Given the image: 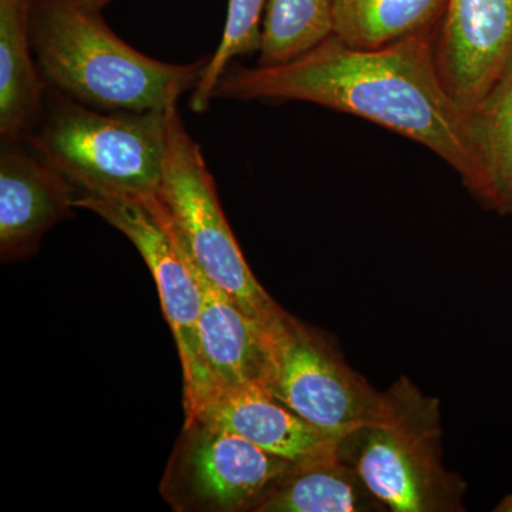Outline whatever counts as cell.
<instances>
[{
    "mask_svg": "<svg viewBox=\"0 0 512 512\" xmlns=\"http://www.w3.org/2000/svg\"><path fill=\"white\" fill-rule=\"evenodd\" d=\"M434 40L436 33H426L380 49H355L332 35L281 66L232 62L215 99L308 101L372 121L429 148L484 202L487 181L473 114L444 86Z\"/></svg>",
    "mask_w": 512,
    "mask_h": 512,
    "instance_id": "1",
    "label": "cell"
},
{
    "mask_svg": "<svg viewBox=\"0 0 512 512\" xmlns=\"http://www.w3.org/2000/svg\"><path fill=\"white\" fill-rule=\"evenodd\" d=\"M30 37L47 86L106 111H165L197 87L210 57L165 63L138 52L76 0H33Z\"/></svg>",
    "mask_w": 512,
    "mask_h": 512,
    "instance_id": "2",
    "label": "cell"
},
{
    "mask_svg": "<svg viewBox=\"0 0 512 512\" xmlns=\"http://www.w3.org/2000/svg\"><path fill=\"white\" fill-rule=\"evenodd\" d=\"M167 111H106L47 86L45 110L23 143L77 191L154 195L163 180Z\"/></svg>",
    "mask_w": 512,
    "mask_h": 512,
    "instance_id": "3",
    "label": "cell"
},
{
    "mask_svg": "<svg viewBox=\"0 0 512 512\" xmlns=\"http://www.w3.org/2000/svg\"><path fill=\"white\" fill-rule=\"evenodd\" d=\"M384 396L380 416L340 441V458L386 511H463L466 483L446 470L441 457L439 400L407 377Z\"/></svg>",
    "mask_w": 512,
    "mask_h": 512,
    "instance_id": "4",
    "label": "cell"
},
{
    "mask_svg": "<svg viewBox=\"0 0 512 512\" xmlns=\"http://www.w3.org/2000/svg\"><path fill=\"white\" fill-rule=\"evenodd\" d=\"M158 197L192 261L248 316L266 323L282 311L252 274L218 200L201 147L177 106L167 111V150Z\"/></svg>",
    "mask_w": 512,
    "mask_h": 512,
    "instance_id": "5",
    "label": "cell"
},
{
    "mask_svg": "<svg viewBox=\"0 0 512 512\" xmlns=\"http://www.w3.org/2000/svg\"><path fill=\"white\" fill-rule=\"evenodd\" d=\"M262 328V389L278 402L340 439L380 416L384 393L355 372L318 330L284 309Z\"/></svg>",
    "mask_w": 512,
    "mask_h": 512,
    "instance_id": "6",
    "label": "cell"
},
{
    "mask_svg": "<svg viewBox=\"0 0 512 512\" xmlns=\"http://www.w3.org/2000/svg\"><path fill=\"white\" fill-rule=\"evenodd\" d=\"M74 205L94 212L119 229L143 256L156 281L164 318L180 353L185 419L194 416L208 396L198 339L201 291L187 251L158 192L141 197L119 192L77 191Z\"/></svg>",
    "mask_w": 512,
    "mask_h": 512,
    "instance_id": "7",
    "label": "cell"
},
{
    "mask_svg": "<svg viewBox=\"0 0 512 512\" xmlns=\"http://www.w3.org/2000/svg\"><path fill=\"white\" fill-rule=\"evenodd\" d=\"M293 466L231 431L185 421L160 493L177 512H255Z\"/></svg>",
    "mask_w": 512,
    "mask_h": 512,
    "instance_id": "8",
    "label": "cell"
},
{
    "mask_svg": "<svg viewBox=\"0 0 512 512\" xmlns=\"http://www.w3.org/2000/svg\"><path fill=\"white\" fill-rule=\"evenodd\" d=\"M434 53L448 93L476 109L512 57V0H448Z\"/></svg>",
    "mask_w": 512,
    "mask_h": 512,
    "instance_id": "9",
    "label": "cell"
},
{
    "mask_svg": "<svg viewBox=\"0 0 512 512\" xmlns=\"http://www.w3.org/2000/svg\"><path fill=\"white\" fill-rule=\"evenodd\" d=\"M77 188L25 143L0 148V256L29 258L56 224L73 217Z\"/></svg>",
    "mask_w": 512,
    "mask_h": 512,
    "instance_id": "10",
    "label": "cell"
},
{
    "mask_svg": "<svg viewBox=\"0 0 512 512\" xmlns=\"http://www.w3.org/2000/svg\"><path fill=\"white\" fill-rule=\"evenodd\" d=\"M190 420L231 431L298 466L340 457V437L303 420L261 386L212 394L194 416L185 419Z\"/></svg>",
    "mask_w": 512,
    "mask_h": 512,
    "instance_id": "11",
    "label": "cell"
},
{
    "mask_svg": "<svg viewBox=\"0 0 512 512\" xmlns=\"http://www.w3.org/2000/svg\"><path fill=\"white\" fill-rule=\"evenodd\" d=\"M187 255L201 291L198 339L208 383L205 402L212 394L225 390L262 387L265 370L262 323L242 311L227 292L204 275L188 251Z\"/></svg>",
    "mask_w": 512,
    "mask_h": 512,
    "instance_id": "12",
    "label": "cell"
},
{
    "mask_svg": "<svg viewBox=\"0 0 512 512\" xmlns=\"http://www.w3.org/2000/svg\"><path fill=\"white\" fill-rule=\"evenodd\" d=\"M33 0H0V138L23 143L45 110L47 83L30 37Z\"/></svg>",
    "mask_w": 512,
    "mask_h": 512,
    "instance_id": "13",
    "label": "cell"
},
{
    "mask_svg": "<svg viewBox=\"0 0 512 512\" xmlns=\"http://www.w3.org/2000/svg\"><path fill=\"white\" fill-rule=\"evenodd\" d=\"M386 511L355 468L342 458L295 464L255 512Z\"/></svg>",
    "mask_w": 512,
    "mask_h": 512,
    "instance_id": "14",
    "label": "cell"
},
{
    "mask_svg": "<svg viewBox=\"0 0 512 512\" xmlns=\"http://www.w3.org/2000/svg\"><path fill=\"white\" fill-rule=\"evenodd\" d=\"M448 0H332L333 35L355 49H380L437 33Z\"/></svg>",
    "mask_w": 512,
    "mask_h": 512,
    "instance_id": "15",
    "label": "cell"
},
{
    "mask_svg": "<svg viewBox=\"0 0 512 512\" xmlns=\"http://www.w3.org/2000/svg\"><path fill=\"white\" fill-rule=\"evenodd\" d=\"M471 114L487 181L484 204L512 218V57Z\"/></svg>",
    "mask_w": 512,
    "mask_h": 512,
    "instance_id": "16",
    "label": "cell"
},
{
    "mask_svg": "<svg viewBox=\"0 0 512 512\" xmlns=\"http://www.w3.org/2000/svg\"><path fill=\"white\" fill-rule=\"evenodd\" d=\"M332 35V0H268L258 66L292 62Z\"/></svg>",
    "mask_w": 512,
    "mask_h": 512,
    "instance_id": "17",
    "label": "cell"
},
{
    "mask_svg": "<svg viewBox=\"0 0 512 512\" xmlns=\"http://www.w3.org/2000/svg\"><path fill=\"white\" fill-rule=\"evenodd\" d=\"M268 0H228L227 22L221 43L210 56L207 69L191 92L190 107L204 113L215 99V90L232 60L259 52L262 42L264 12Z\"/></svg>",
    "mask_w": 512,
    "mask_h": 512,
    "instance_id": "18",
    "label": "cell"
},
{
    "mask_svg": "<svg viewBox=\"0 0 512 512\" xmlns=\"http://www.w3.org/2000/svg\"><path fill=\"white\" fill-rule=\"evenodd\" d=\"M76 2L84 3V5L92 6V8L103 9L110 0H76Z\"/></svg>",
    "mask_w": 512,
    "mask_h": 512,
    "instance_id": "19",
    "label": "cell"
}]
</instances>
